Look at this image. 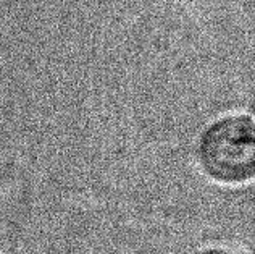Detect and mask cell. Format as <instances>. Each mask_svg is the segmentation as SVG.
<instances>
[{"mask_svg": "<svg viewBox=\"0 0 255 254\" xmlns=\"http://www.w3.org/2000/svg\"><path fill=\"white\" fill-rule=\"evenodd\" d=\"M197 159L204 173L221 185H244L255 175V126L249 113H226L200 133Z\"/></svg>", "mask_w": 255, "mask_h": 254, "instance_id": "cell-1", "label": "cell"}, {"mask_svg": "<svg viewBox=\"0 0 255 254\" xmlns=\"http://www.w3.org/2000/svg\"><path fill=\"white\" fill-rule=\"evenodd\" d=\"M197 254H238L230 248H223V246H210L202 251H199Z\"/></svg>", "mask_w": 255, "mask_h": 254, "instance_id": "cell-2", "label": "cell"}]
</instances>
